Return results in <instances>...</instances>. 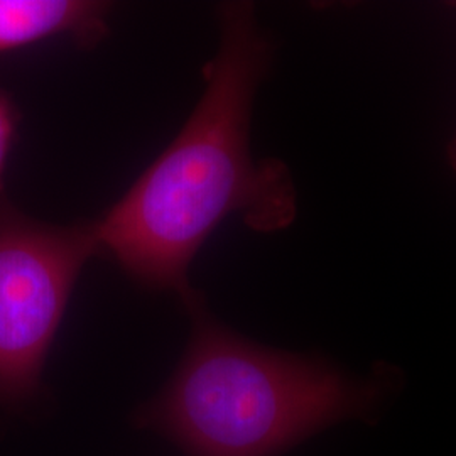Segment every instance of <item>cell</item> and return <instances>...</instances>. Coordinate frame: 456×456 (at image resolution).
Returning a JSON list of instances; mask_svg holds the SVG:
<instances>
[{
  "label": "cell",
  "instance_id": "cell-1",
  "mask_svg": "<svg viewBox=\"0 0 456 456\" xmlns=\"http://www.w3.org/2000/svg\"><path fill=\"white\" fill-rule=\"evenodd\" d=\"M220 45L205 66V92L176 139L114 207L92 222L98 250L147 288L173 291L190 305L188 269L228 216L257 232L293 224L296 191L277 159H254L250 118L273 58L256 9H218Z\"/></svg>",
  "mask_w": 456,
  "mask_h": 456
},
{
  "label": "cell",
  "instance_id": "cell-2",
  "mask_svg": "<svg viewBox=\"0 0 456 456\" xmlns=\"http://www.w3.org/2000/svg\"><path fill=\"white\" fill-rule=\"evenodd\" d=\"M193 338L178 370L139 414L190 456H279L331 424L372 414L377 382L323 360L247 342L216 323L200 296L186 306Z\"/></svg>",
  "mask_w": 456,
  "mask_h": 456
},
{
  "label": "cell",
  "instance_id": "cell-3",
  "mask_svg": "<svg viewBox=\"0 0 456 456\" xmlns=\"http://www.w3.org/2000/svg\"><path fill=\"white\" fill-rule=\"evenodd\" d=\"M98 252L92 222L45 224L0 193V406L39 391L77 277Z\"/></svg>",
  "mask_w": 456,
  "mask_h": 456
},
{
  "label": "cell",
  "instance_id": "cell-4",
  "mask_svg": "<svg viewBox=\"0 0 456 456\" xmlns=\"http://www.w3.org/2000/svg\"><path fill=\"white\" fill-rule=\"evenodd\" d=\"M109 12L94 0H0V53L60 36L92 48L107 34Z\"/></svg>",
  "mask_w": 456,
  "mask_h": 456
},
{
  "label": "cell",
  "instance_id": "cell-5",
  "mask_svg": "<svg viewBox=\"0 0 456 456\" xmlns=\"http://www.w3.org/2000/svg\"><path fill=\"white\" fill-rule=\"evenodd\" d=\"M19 110L9 94L0 90V193H4V173L7 158L16 137L19 126Z\"/></svg>",
  "mask_w": 456,
  "mask_h": 456
},
{
  "label": "cell",
  "instance_id": "cell-6",
  "mask_svg": "<svg viewBox=\"0 0 456 456\" xmlns=\"http://www.w3.org/2000/svg\"><path fill=\"white\" fill-rule=\"evenodd\" d=\"M450 161H452V166H453V169L456 171V137L453 139L452 146H450Z\"/></svg>",
  "mask_w": 456,
  "mask_h": 456
}]
</instances>
